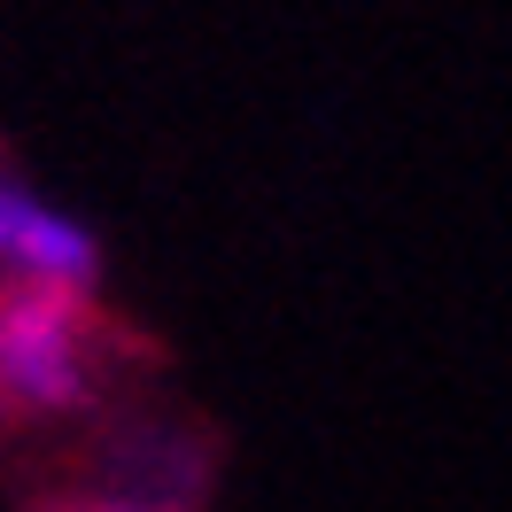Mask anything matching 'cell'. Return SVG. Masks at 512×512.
<instances>
[{
	"mask_svg": "<svg viewBox=\"0 0 512 512\" xmlns=\"http://www.w3.org/2000/svg\"><path fill=\"white\" fill-rule=\"evenodd\" d=\"M117 334L101 295L0 288V427H78L109 419Z\"/></svg>",
	"mask_w": 512,
	"mask_h": 512,
	"instance_id": "6da1fadb",
	"label": "cell"
},
{
	"mask_svg": "<svg viewBox=\"0 0 512 512\" xmlns=\"http://www.w3.org/2000/svg\"><path fill=\"white\" fill-rule=\"evenodd\" d=\"M109 249L70 202L32 187L16 156L0 148V288H63V295H101Z\"/></svg>",
	"mask_w": 512,
	"mask_h": 512,
	"instance_id": "7a4b0ae2",
	"label": "cell"
},
{
	"mask_svg": "<svg viewBox=\"0 0 512 512\" xmlns=\"http://www.w3.org/2000/svg\"><path fill=\"white\" fill-rule=\"evenodd\" d=\"M202 489H210L202 450L171 419H132V427H101L94 474L70 512H194Z\"/></svg>",
	"mask_w": 512,
	"mask_h": 512,
	"instance_id": "3957f363",
	"label": "cell"
}]
</instances>
